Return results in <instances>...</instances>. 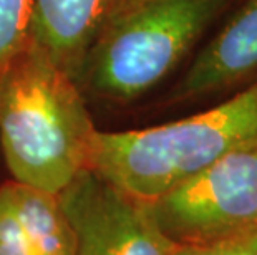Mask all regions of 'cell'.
I'll return each mask as SVG.
<instances>
[{
    "mask_svg": "<svg viewBox=\"0 0 257 255\" xmlns=\"http://www.w3.org/2000/svg\"><path fill=\"white\" fill-rule=\"evenodd\" d=\"M96 133L76 80L32 40L0 72V153L12 181L60 194L90 169Z\"/></svg>",
    "mask_w": 257,
    "mask_h": 255,
    "instance_id": "6da1fadb",
    "label": "cell"
},
{
    "mask_svg": "<svg viewBox=\"0 0 257 255\" xmlns=\"http://www.w3.org/2000/svg\"><path fill=\"white\" fill-rule=\"evenodd\" d=\"M257 143V80L221 105L158 126L100 131L90 169L145 204L199 174L242 146Z\"/></svg>",
    "mask_w": 257,
    "mask_h": 255,
    "instance_id": "7a4b0ae2",
    "label": "cell"
},
{
    "mask_svg": "<svg viewBox=\"0 0 257 255\" xmlns=\"http://www.w3.org/2000/svg\"><path fill=\"white\" fill-rule=\"evenodd\" d=\"M229 0H130L113 10L75 80L86 100L128 105L161 83Z\"/></svg>",
    "mask_w": 257,
    "mask_h": 255,
    "instance_id": "3957f363",
    "label": "cell"
},
{
    "mask_svg": "<svg viewBox=\"0 0 257 255\" xmlns=\"http://www.w3.org/2000/svg\"><path fill=\"white\" fill-rule=\"evenodd\" d=\"M34 0H0V72L30 43Z\"/></svg>",
    "mask_w": 257,
    "mask_h": 255,
    "instance_id": "9c48e42d",
    "label": "cell"
},
{
    "mask_svg": "<svg viewBox=\"0 0 257 255\" xmlns=\"http://www.w3.org/2000/svg\"><path fill=\"white\" fill-rule=\"evenodd\" d=\"M254 232H257V222H255V227H254Z\"/></svg>",
    "mask_w": 257,
    "mask_h": 255,
    "instance_id": "4fadbf2b",
    "label": "cell"
},
{
    "mask_svg": "<svg viewBox=\"0 0 257 255\" xmlns=\"http://www.w3.org/2000/svg\"><path fill=\"white\" fill-rule=\"evenodd\" d=\"M174 245H207L254 232L257 143L234 149L150 204Z\"/></svg>",
    "mask_w": 257,
    "mask_h": 255,
    "instance_id": "277c9868",
    "label": "cell"
},
{
    "mask_svg": "<svg viewBox=\"0 0 257 255\" xmlns=\"http://www.w3.org/2000/svg\"><path fill=\"white\" fill-rule=\"evenodd\" d=\"M257 75V0H244L189 63L169 95L186 101L231 88Z\"/></svg>",
    "mask_w": 257,
    "mask_h": 255,
    "instance_id": "8992f818",
    "label": "cell"
},
{
    "mask_svg": "<svg viewBox=\"0 0 257 255\" xmlns=\"http://www.w3.org/2000/svg\"><path fill=\"white\" fill-rule=\"evenodd\" d=\"M173 255H257V232L194 247H176Z\"/></svg>",
    "mask_w": 257,
    "mask_h": 255,
    "instance_id": "8fae6325",
    "label": "cell"
},
{
    "mask_svg": "<svg viewBox=\"0 0 257 255\" xmlns=\"http://www.w3.org/2000/svg\"><path fill=\"white\" fill-rule=\"evenodd\" d=\"M113 9V0H34L30 40L75 78Z\"/></svg>",
    "mask_w": 257,
    "mask_h": 255,
    "instance_id": "52a82bcc",
    "label": "cell"
},
{
    "mask_svg": "<svg viewBox=\"0 0 257 255\" xmlns=\"http://www.w3.org/2000/svg\"><path fill=\"white\" fill-rule=\"evenodd\" d=\"M15 212L37 255H75L76 238L58 194L5 181Z\"/></svg>",
    "mask_w": 257,
    "mask_h": 255,
    "instance_id": "ba28073f",
    "label": "cell"
},
{
    "mask_svg": "<svg viewBox=\"0 0 257 255\" xmlns=\"http://www.w3.org/2000/svg\"><path fill=\"white\" fill-rule=\"evenodd\" d=\"M126 2H130V0H113V9H111V12L113 10H116L118 7H121L123 4H126ZM110 12V14H111ZM108 17H110V15H108Z\"/></svg>",
    "mask_w": 257,
    "mask_h": 255,
    "instance_id": "7c38bea8",
    "label": "cell"
},
{
    "mask_svg": "<svg viewBox=\"0 0 257 255\" xmlns=\"http://www.w3.org/2000/svg\"><path fill=\"white\" fill-rule=\"evenodd\" d=\"M73 225L75 255H173L178 245L158 227L150 204L85 169L58 194Z\"/></svg>",
    "mask_w": 257,
    "mask_h": 255,
    "instance_id": "5b68a950",
    "label": "cell"
},
{
    "mask_svg": "<svg viewBox=\"0 0 257 255\" xmlns=\"http://www.w3.org/2000/svg\"><path fill=\"white\" fill-rule=\"evenodd\" d=\"M0 255H37L15 212L7 184H0Z\"/></svg>",
    "mask_w": 257,
    "mask_h": 255,
    "instance_id": "30bf717a",
    "label": "cell"
}]
</instances>
